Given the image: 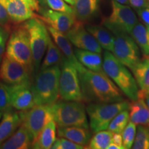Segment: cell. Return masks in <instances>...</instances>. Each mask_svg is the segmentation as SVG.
I'll list each match as a JSON object with an SVG mask.
<instances>
[{
  "instance_id": "obj_8",
  "label": "cell",
  "mask_w": 149,
  "mask_h": 149,
  "mask_svg": "<svg viewBox=\"0 0 149 149\" xmlns=\"http://www.w3.org/2000/svg\"><path fill=\"white\" fill-rule=\"evenodd\" d=\"M59 93L61 98L65 101H84L80 85L79 72L65 57L61 63Z\"/></svg>"
},
{
  "instance_id": "obj_31",
  "label": "cell",
  "mask_w": 149,
  "mask_h": 149,
  "mask_svg": "<svg viewBox=\"0 0 149 149\" xmlns=\"http://www.w3.org/2000/svg\"><path fill=\"white\" fill-rule=\"evenodd\" d=\"M132 148L133 149H149V129L143 125L137 128Z\"/></svg>"
},
{
  "instance_id": "obj_33",
  "label": "cell",
  "mask_w": 149,
  "mask_h": 149,
  "mask_svg": "<svg viewBox=\"0 0 149 149\" xmlns=\"http://www.w3.org/2000/svg\"><path fill=\"white\" fill-rule=\"evenodd\" d=\"M45 2L52 10L74 14L73 8L68 5L64 0H45Z\"/></svg>"
},
{
  "instance_id": "obj_5",
  "label": "cell",
  "mask_w": 149,
  "mask_h": 149,
  "mask_svg": "<svg viewBox=\"0 0 149 149\" xmlns=\"http://www.w3.org/2000/svg\"><path fill=\"white\" fill-rule=\"evenodd\" d=\"M130 104L127 101L113 103L91 104L86 107L90 127L93 132L107 130L113 119L120 112L129 110Z\"/></svg>"
},
{
  "instance_id": "obj_44",
  "label": "cell",
  "mask_w": 149,
  "mask_h": 149,
  "mask_svg": "<svg viewBox=\"0 0 149 149\" xmlns=\"http://www.w3.org/2000/svg\"><path fill=\"white\" fill-rule=\"evenodd\" d=\"M117 2L122 3V4H126L129 2V0H115Z\"/></svg>"
},
{
  "instance_id": "obj_48",
  "label": "cell",
  "mask_w": 149,
  "mask_h": 149,
  "mask_svg": "<svg viewBox=\"0 0 149 149\" xmlns=\"http://www.w3.org/2000/svg\"><path fill=\"white\" fill-rule=\"evenodd\" d=\"M148 95H149V91H148Z\"/></svg>"
},
{
  "instance_id": "obj_20",
  "label": "cell",
  "mask_w": 149,
  "mask_h": 149,
  "mask_svg": "<svg viewBox=\"0 0 149 149\" xmlns=\"http://www.w3.org/2000/svg\"><path fill=\"white\" fill-rule=\"evenodd\" d=\"M57 134L76 144L86 146L91 138V133L88 128L78 126H58Z\"/></svg>"
},
{
  "instance_id": "obj_26",
  "label": "cell",
  "mask_w": 149,
  "mask_h": 149,
  "mask_svg": "<svg viewBox=\"0 0 149 149\" xmlns=\"http://www.w3.org/2000/svg\"><path fill=\"white\" fill-rule=\"evenodd\" d=\"M131 70L141 91L148 93L149 91V59H144L140 60Z\"/></svg>"
},
{
  "instance_id": "obj_21",
  "label": "cell",
  "mask_w": 149,
  "mask_h": 149,
  "mask_svg": "<svg viewBox=\"0 0 149 149\" xmlns=\"http://www.w3.org/2000/svg\"><path fill=\"white\" fill-rule=\"evenodd\" d=\"M74 53L78 61L85 68H87L88 70L94 72L105 73L102 66L103 60L100 53L79 49V48L74 50Z\"/></svg>"
},
{
  "instance_id": "obj_27",
  "label": "cell",
  "mask_w": 149,
  "mask_h": 149,
  "mask_svg": "<svg viewBox=\"0 0 149 149\" xmlns=\"http://www.w3.org/2000/svg\"><path fill=\"white\" fill-rule=\"evenodd\" d=\"M130 35L140 48L145 56H149V33L147 27L137 22L130 31Z\"/></svg>"
},
{
  "instance_id": "obj_45",
  "label": "cell",
  "mask_w": 149,
  "mask_h": 149,
  "mask_svg": "<svg viewBox=\"0 0 149 149\" xmlns=\"http://www.w3.org/2000/svg\"><path fill=\"white\" fill-rule=\"evenodd\" d=\"M64 1L68 3H69V4L73 6L74 3H75V1H77V0H64Z\"/></svg>"
},
{
  "instance_id": "obj_37",
  "label": "cell",
  "mask_w": 149,
  "mask_h": 149,
  "mask_svg": "<svg viewBox=\"0 0 149 149\" xmlns=\"http://www.w3.org/2000/svg\"><path fill=\"white\" fill-rule=\"evenodd\" d=\"M10 17L4 6L0 3V26H5L10 21Z\"/></svg>"
},
{
  "instance_id": "obj_29",
  "label": "cell",
  "mask_w": 149,
  "mask_h": 149,
  "mask_svg": "<svg viewBox=\"0 0 149 149\" xmlns=\"http://www.w3.org/2000/svg\"><path fill=\"white\" fill-rule=\"evenodd\" d=\"M113 133L110 130H101L97 132L89 141L88 148L91 149H105L107 148L111 142Z\"/></svg>"
},
{
  "instance_id": "obj_38",
  "label": "cell",
  "mask_w": 149,
  "mask_h": 149,
  "mask_svg": "<svg viewBox=\"0 0 149 149\" xmlns=\"http://www.w3.org/2000/svg\"><path fill=\"white\" fill-rule=\"evenodd\" d=\"M112 142L115 143L119 146L122 147L123 148H124V145H123V139H122V136L121 135V133H115L113 135V137H112Z\"/></svg>"
},
{
  "instance_id": "obj_12",
  "label": "cell",
  "mask_w": 149,
  "mask_h": 149,
  "mask_svg": "<svg viewBox=\"0 0 149 149\" xmlns=\"http://www.w3.org/2000/svg\"><path fill=\"white\" fill-rule=\"evenodd\" d=\"M31 71L25 65L6 55L0 66V79L9 85L29 81Z\"/></svg>"
},
{
  "instance_id": "obj_24",
  "label": "cell",
  "mask_w": 149,
  "mask_h": 149,
  "mask_svg": "<svg viewBox=\"0 0 149 149\" xmlns=\"http://www.w3.org/2000/svg\"><path fill=\"white\" fill-rule=\"evenodd\" d=\"M56 139V123L54 120H52L33 141L32 148L35 149L51 148Z\"/></svg>"
},
{
  "instance_id": "obj_34",
  "label": "cell",
  "mask_w": 149,
  "mask_h": 149,
  "mask_svg": "<svg viewBox=\"0 0 149 149\" xmlns=\"http://www.w3.org/2000/svg\"><path fill=\"white\" fill-rule=\"evenodd\" d=\"M11 107L9 86L0 84V111H7Z\"/></svg>"
},
{
  "instance_id": "obj_7",
  "label": "cell",
  "mask_w": 149,
  "mask_h": 149,
  "mask_svg": "<svg viewBox=\"0 0 149 149\" xmlns=\"http://www.w3.org/2000/svg\"><path fill=\"white\" fill-rule=\"evenodd\" d=\"M6 55L25 65L32 71L33 56L29 35L24 25L18 27L11 34L7 44Z\"/></svg>"
},
{
  "instance_id": "obj_23",
  "label": "cell",
  "mask_w": 149,
  "mask_h": 149,
  "mask_svg": "<svg viewBox=\"0 0 149 149\" xmlns=\"http://www.w3.org/2000/svg\"><path fill=\"white\" fill-rule=\"evenodd\" d=\"M99 3L100 0H77L72 7L76 19L84 22L93 17L97 12Z\"/></svg>"
},
{
  "instance_id": "obj_28",
  "label": "cell",
  "mask_w": 149,
  "mask_h": 149,
  "mask_svg": "<svg viewBox=\"0 0 149 149\" xmlns=\"http://www.w3.org/2000/svg\"><path fill=\"white\" fill-rule=\"evenodd\" d=\"M64 59V57L61 54L58 46L56 45L55 43L53 42V41L50 37L48 40L47 52H46L45 58L43 61L40 70L58 65L60 63L61 64Z\"/></svg>"
},
{
  "instance_id": "obj_2",
  "label": "cell",
  "mask_w": 149,
  "mask_h": 149,
  "mask_svg": "<svg viewBox=\"0 0 149 149\" xmlns=\"http://www.w3.org/2000/svg\"><path fill=\"white\" fill-rule=\"evenodd\" d=\"M60 72L58 65L40 70L31 84L35 105L52 104L57 101Z\"/></svg>"
},
{
  "instance_id": "obj_1",
  "label": "cell",
  "mask_w": 149,
  "mask_h": 149,
  "mask_svg": "<svg viewBox=\"0 0 149 149\" xmlns=\"http://www.w3.org/2000/svg\"><path fill=\"white\" fill-rule=\"evenodd\" d=\"M84 101L97 103H113L124 100L122 95L109 76L85 68L79 72Z\"/></svg>"
},
{
  "instance_id": "obj_19",
  "label": "cell",
  "mask_w": 149,
  "mask_h": 149,
  "mask_svg": "<svg viewBox=\"0 0 149 149\" xmlns=\"http://www.w3.org/2000/svg\"><path fill=\"white\" fill-rule=\"evenodd\" d=\"M22 124L21 113L6 111L0 123V146L13 134Z\"/></svg>"
},
{
  "instance_id": "obj_39",
  "label": "cell",
  "mask_w": 149,
  "mask_h": 149,
  "mask_svg": "<svg viewBox=\"0 0 149 149\" xmlns=\"http://www.w3.org/2000/svg\"><path fill=\"white\" fill-rule=\"evenodd\" d=\"M22 1L29 5L33 10H39V9H40L39 2L37 0H22Z\"/></svg>"
},
{
  "instance_id": "obj_30",
  "label": "cell",
  "mask_w": 149,
  "mask_h": 149,
  "mask_svg": "<svg viewBox=\"0 0 149 149\" xmlns=\"http://www.w3.org/2000/svg\"><path fill=\"white\" fill-rule=\"evenodd\" d=\"M129 121L128 110H124L118 113L110 123L109 129L113 133H122Z\"/></svg>"
},
{
  "instance_id": "obj_25",
  "label": "cell",
  "mask_w": 149,
  "mask_h": 149,
  "mask_svg": "<svg viewBox=\"0 0 149 149\" xmlns=\"http://www.w3.org/2000/svg\"><path fill=\"white\" fill-rule=\"evenodd\" d=\"M86 29L95 38L102 48L109 51H113L114 36L105 28L97 25H87Z\"/></svg>"
},
{
  "instance_id": "obj_40",
  "label": "cell",
  "mask_w": 149,
  "mask_h": 149,
  "mask_svg": "<svg viewBox=\"0 0 149 149\" xmlns=\"http://www.w3.org/2000/svg\"><path fill=\"white\" fill-rule=\"evenodd\" d=\"M8 37V32L3 26H0V42L1 41L6 40Z\"/></svg>"
},
{
  "instance_id": "obj_42",
  "label": "cell",
  "mask_w": 149,
  "mask_h": 149,
  "mask_svg": "<svg viewBox=\"0 0 149 149\" xmlns=\"http://www.w3.org/2000/svg\"><path fill=\"white\" fill-rule=\"evenodd\" d=\"M107 149H124V148H123L122 147L119 146V145L115 144V143L112 142L111 141V142L109 144V146H108Z\"/></svg>"
},
{
  "instance_id": "obj_49",
  "label": "cell",
  "mask_w": 149,
  "mask_h": 149,
  "mask_svg": "<svg viewBox=\"0 0 149 149\" xmlns=\"http://www.w3.org/2000/svg\"><path fill=\"white\" fill-rule=\"evenodd\" d=\"M0 84H1V82H0Z\"/></svg>"
},
{
  "instance_id": "obj_3",
  "label": "cell",
  "mask_w": 149,
  "mask_h": 149,
  "mask_svg": "<svg viewBox=\"0 0 149 149\" xmlns=\"http://www.w3.org/2000/svg\"><path fill=\"white\" fill-rule=\"evenodd\" d=\"M103 70L120 91L132 101L138 99L139 90L137 84L125 65L122 64L111 51H106L104 53Z\"/></svg>"
},
{
  "instance_id": "obj_9",
  "label": "cell",
  "mask_w": 149,
  "mask_h": 149,
  "mask_svg": "<svg viewBox=\"0 0 149 149\" xmlns=\"http://www.w3.org/2000/svg\"><path fill=\"white\" fill-rule=\"evenodd\" d=\"M114 42L112 53L123 64L130 69L140 61L138 46L133 37L124 31L112 30Z\"/></svg>"
},
{
  "instance_id": "obj_32",
  "label": "cell",
  "mask_w": 149,
  "mask_h": 149,
  "mask_svg": "<svg viewBox=\"0 0 149 149\" xmlns=\"http://www.w3.org/2000/svg\"><path fill=\"white\" fill-rule=\"evenodd\" d=\"M136 135V126L135 124L130 121L128 123L127 126L124 128L122 132L123 145L124 148L129 149L132 148L134 139Z\"/></svg>"
},
{
  "instance_id": "obj_18",
  "label": "cell",
  "mask_w": 149,
  "mask_h": 149,
  "mask_svg": "<svg viewBox=\"0 0 149 149\" xmlns=\"http://www.w3.org/2000/svg\"><path fill=\"white\" fill-rule=\"evenodd\" d=\"M33 139L23 124L8 139L2 143L0 148L2 149H27L32 146Z\"/></svg>"
},
{
  "instance_id": "obj_11",
  "label": "cell",
  "mask_w": 149,
  "mask_h": 149,
  "mask_svg": "<svg viewBox=\"0 0 149 149\" xmlns=\"http://www.w3.org/2000/svg\"><path fill=\"white\" fill-rule=\"evenodd\" d=\"M137 22V16L129 6L113 0L111 14L104 19L103 24L109 31L117 30L130 34Z\"/></svg>"
},
{
  "instance_id": "obj_22",
  "label": "cell",
  "mask_w": 149,
  "mask_h": 149,
  "mask_svg": "<svg viewBox=\"0 0 149 149\" xmlns=\"http://www.w3.org/2000/svg\"><path fill=\"white\" fill-rule=\"evenodd\" d=\"M143 98L139 96L130 105L129 118L134 124L147 126L149 124V108Z\"/></svg>"
},
{
  "instance_id": "obj_10",
  "label": "cell",
  "mask_w": 149,
  "mask_h": 149,
  "mask_svg": "<svg viewBox=\"0 0 149 149\" xmlns=\"http://www.w3.org/2000/svg\"><path fill=\"white\" fill-rule=\"evenodd\" d=\"M22 124L25 126L33 141L51 121L53 120L52 104L35 105L22 111Z\"/></svg>"
},
{
  "instance_id": "obj_16",
  "label": "cell",
  "mask_w": 149,
  "mask_h": 149,
  "mask_svg": "<svg viewBox=\"0 0 149 149\" xmlns=\"http://www.w3.org/2000/svg\"><path fill=\"white\" fill-rule=\"evenodd\" d=\"M10 19L16 23L27 21L35 17L33 10L22 0H0Z\"/></svg>"
},
{
  "instance_id": "obj_14",
  "label": "cell",
  "mask_w": 149,
  "mask_h": 149,
  "mask_svg": "<svg viewBox=\"0 0 149 149\" xmlns=\"http://www.w3.org/2000/svg\"><path fill=\"white\" fill-rule=\"evenodd\" d=\"M11 107L17 111H25L35 106L30 81L9 86Z\"/></svg>"
},
{
  "instance_id": "obj_46",
  "label": "cell",
  "mask_w": 149,
  "mask_h": 149,
  "mask_svg": "<svg viewBox=\"0 0 149 149\" xmlns=\"http://www.w3.org/2000/svg\"><path fill=\"white\" fill-rule=\"evenodd\" d=\"M1 113H0V119H1Z\"/></svg>"
},
{
  "instance_id": "obj_35",
  "label": "cell",
  "mask_w": 149,
  "mask_h": 149,
  "mask_svg": "<svg viewBox=\"0 0 149 149\" xmlns=\"http://www.w3.org/2000/svg\"><path fill=\"white\" fill-rule=\"evenodd\" d=\"M51 148L53 149H82L84 148V146L76 144L73 141L68 140L64 137L56 139Z\"/></svg>"
},
{
  "instance_id": "obj_17",
  "label": "cell",
  "mask_w": 149,
  "mask_h": 149,
  "mask_svg": "<svg viewBox=\"0 0 149 149\" xmlns=\"http://www.w3.org/2000/svg\"><path fill=\"white\" fill-rule=\"evenodd\" d=\"M48 30L51 33L55 44L58 46L59 50L64 54V57L70 61L73 66L77 68L78 72H82L85 69V67L78 61L74 53L72 51V48L70 42L67 38L66 35L59 32L51 26H48Z\"/></svg>"
},
{
  "instance_id": "obj_36",
  "label": "cell",
  "mask_w": 149,
  "mask_h": 149,
  "mask_svg": "<svg viewBox=\"0 0 149 149\" xmlns=\"http://www.w3.org/2000/svg\"><path fill=\"white\" fill-rule=\"evenodd\" d=\"M137 12L146 26L149 27V4L145 7L138 8Z\"/></svg>"
},
{
  "instance_id": "obj_4",
  "label": "cell",
  "mask_w": 149,
  "mask_h": 149,
  "mask_svg": "<svg viewBox=\"0 0 149 149\" xmlns=\"http://www.w3.org/2000/svg\"><path fill=\"white\" fill-rule=\"evenodd\" d=\"M53 120L58 126L89 127L84 105L81 102L66 101L52 104Z\"/></svg>"
},
{
  "instance_id": "obj_13",
  "label": "cell",
  "mask_w": 149,
  "mask_h": 149,
  "mask_svg": "<svg viewBox=\"0 0 149 149\" xmlns=\"http://www.w3.org/2000/svg\"><path fill=\"white\" fill-rule=\"evenodd\" d=\"M66 36L74 46L79 49L101 53L102 48L94 37L84 27L82 23L77 21Z\"/></svg>"
},
{
  "instance_id": "obj_50",
  "label": "cell",
  "mask_w": 149,
  "mask_h": 149,
  "mask_svg": "<svg viewBox=\"0 0 149 149\" xmlns=\"http://www.w3.org/2000/svg\"><path fill=\"white\" fill-rule=\"evenodd\" d=\"M147 1H149V0H147Z\"/></svg>"
},
{
  "instance_id": "obj_41",
  "label": "cell",
  "mask_w": 149,
  "mask_h": 149,
  "mask_svg": "<svg viewBox=\"0 0 149 149\" xmlns=\"http://www.w3.org/2000/svg\"><path fill=\"white\" fill-rule=\"evenodd\" d=\"M6 42V40L1 41V42H0V63H1V59L3 58V53H4Z\"/></svg>"
},
{
  "instance_id": "obj_15",
  "label": "cell",
  "mask_w": 149,
  "mask_h": 149,
  "mask_svg": "<svg viewBox=\"0 0 149 149\" xmlns=\"http://www.w3.org/2000/svg\"><path fill=\"white\" fill-rule=\"evenodd\" d=\"M40 13L42 15L41 19L48 24V26L63 33H66L70 31L77 21L74 14L72 13L59 12L52 9L42 10Z\"/></svg>"
},
{
  "instance_id": "obj_43",
  "label": "cell",
  "mask_w": 149,
  "mask_h": 149,
  "mask_svg": "<svg viewBox=\"0 0 149 149\" xmlns=\"http://www.w3.org/2000/svg\"><path fill=\"white\" fill-rule=\"evenodd\" d=\"M139 95H141L143 96L146 99V102L147 104V105H148V107L149 108V95L148 93H144L142 92V91H139Z\"/></svg>"
},
{
  "instance_id": "obj_6",
  "label": "cell",
  "mask_w": 149,
  "mask_h": 149,
  "mask_svg": "<svg viewBox=\"0 0 149 149\" xmlns=\"http://www.w3.org/2000/svg\"><path fill=\"white\" fill-rule=\"evenodd\" d=\"M24 26L29 35L33 68L36 71L38 70L41 61L47 50L48 40L51 37L48 34V29L39 19L35 17L29 19L24 24Z\"/></svg>"
},
{
  "instance_id": "obj_47",
  "label": "cell",
  "mask_w": 149,
  "mask_h": 149,
  "mask_svg": "<svg viewBox=\"0 0 149 149\" xmlns=\"http://www.w3.org/2000/svg\"><path fill=\"white\" fill-rule=\"evenodd\" d=\"M147 29H148V33H149V27H147Z\"/></svg>"
}]
</instances>
